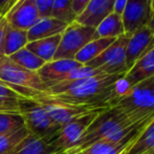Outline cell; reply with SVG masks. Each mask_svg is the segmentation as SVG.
Returning a JSON list of instances; mask_svg holds the SVG:
<instances>
[{"label":"cell","mask_w":154,"mask_h":154,"mask_svg":"<svg viewBox=\"0 0 154 154\" xmlns=\"http://www.w3.org/2000/svg\"><path fill=\"white\" fill-rule=\"evenodd\" d=\"M0 81L27 99L36 100L45 95L47 91L37 71L27 70L19 66L8 57L0 58Z\"/></svg>","instance_id":"obj_3"},{"label":"cell","mask_w":154,"mask_h":154,"mask_svg":"<svg viewBox=\"0 0 154 154\" xmlns=\"http://www.w3.org/2000/svg\"><path fill=\"white\" fill-rule=\"evenodd\" d=\"M29 134V130L25 127L14 133L0 135V154H10L13 149L18 145L25 136Z\"/></svg>","instance_id":"obj_27"},{"label":"cell","mask_w":154,"mask_h":154,"mask_svg":"<svg viewBox=\"0 0 154 154\" xmlns=\"http://www.w3.org/2000/svg\"><path fill=\"white\" fill-rule=\"evenodd\" d=\"M154 40V35L147 25L129 37L126 47V65L128 70L147 51Z\"/></svg>","instance_id":"obj_13"},{"label":"cell","mask_w":154,"mask_h":154,"mask_svg":"<svg viewBox=\"0 0 154 154\" xmlns=\"http://www.w3.org/2000/svg\"><path fill=\"white\" fill-rule=\"evenodd\" d=\"M25 127L24 121L19 112L0 113V135L14 133Z\"/></svg>","instance_id":"obj_26"},{"label":"cell","mask_w":154,"mask_h":154,"mask_svg":"<svg viewBox=\"0 0 154 154\" xmlns=\"http://www.w3.org/2000/svg\"><path fill=\"white\" fill-rule=\"evenodd\" d=\"M67 26L68 24L51 17H42L27 31V40L29 42H32L39 39L61 35Z\"/></svg>","instance_id":"obj_17"},{"label":"cell","mask_w":154,"mask_h":154,"mask_svg":"<svg viewBox=\"0 0 154 154\" xmlns=\"http://www.w3.org/2000/svg\"><path fill=\"white\" fill-rule=\"evenodd\" d=\"M124 75V73L99 75L68 83H59L48 88L46 95L70 105L110 107L118 95L119 81Z\"/></svg>","instance_id":"obj_1"},{"label":"cell","mask_w":154,"mask_h":154,"mask_svg":"<svg viewBox=\"0 0 154 154\" xmlns=\"http://www.w3.org/2000/svg\"><path fill=\"white\" fill-rule=\"evenodd\" d=\"M154 11V0H151V12Z\"/></svg>","instance_id":"obj_36"},{"label":"cell","mask_w":154,"mask_h":154,"mask_svg":"<svg viewBox=\"0 0 154 154\" xmlns=\"http://www.w3.org/2000/svg\"><path fill=\"white\" fill-rule=\"evenodd\" d=\"M73 154H84L83 152H78V153H73Z\"/></svg>","instance_id":"obj_38"},{"label":"cell","mask_w":154,"mask_h":154,"mask_svg":"<svg viewBox=\"0 0 154 154\" xmlns=\"http://www.w3.org/2000/svg\"><path fill=\"white\" fill-rule=\"evenodd\" d=\"M27 43H29V40H27L26 31L13 29V27H11L8 25V29H6L5 38H4V45H3L4 57H10L13 54L24 48Z\"/></svg>","instance_id":"obj_23"},{"label":"cell","mask_w":154,"mask_h":154,"mask_svg":"<svg viewBox=\"0 0 154 154\" xmlns=\"http://www.w3.org/2000/svg\"><path fill=\"white\" fill-rule=\"evenodd\" d=\"M19 99L20 97H0V113L19 112Z\"/></svg>","instance_id":"obj_28"},{"label":"cell","mask_w":154,"mask_h":154,"mask_svg":"<svg viewBox=\"0 0 154 154\" xmlns=\"http://www.w3.org/2000/svg\"><path fill=\"white\" fill-rule=\"evenodd\" d=\"M19 113L23 118L25 128L29 133L45 140L47 143L61 129L48 116L38 101L27 97L19 99Z\"/></svg>","instance_id":"obj_5"},{"label":"cell","mask_w":154,"mask_h":154,"mask_svg":"<svg viewBox=\"0 0 154 154\" xmlns=\"http://www.w3.org/2000/svg\"><path fill=\"white\" fill-rule=\"evenodd\" d=\"M127 1L128 0H116L114 6H113V12L122 16L124 8H125L126 4H127Z\"/></svg>","instance_id":"obj_34"},{"label":"cell","mask_w":154,"mask_h":154,"mask_svg":"<svg viewBox=\"0 0 154 154\" xmlns=\"http://www.w3.org/2000/svg\"><path fill=\"white\" fill-rule=\"evenodd\" d=\"M8 24L6 22L5 18L3 16H0V58L4 57L3 55V45H4V38H5V32Z\"/></svg>","instance_id":"obj_31"},{"label":"cell","mask_w":154,"mask_h":154,"mask_svg":"<svg viewBox=\"0 0 154 154\" xmlns=\"http://www.w3.org/2000/svg\"><path fill=\"white\" fill-rule=\"evenodd\" d=\"M60 40H61V35L49 37V38L39 39V40L29 42L25 48H27L37 57L47 63L54 60L56 51L59 46Z\"/></svg>","instance_id":"obj_19"},{"label":"cell","mask_w":154,"mask_h":154,"mask_svg":"<svg viewBox=\"0 0 154 154\" xmlns=\"http://www.w3.org/2000/svg\"><path fill=\"white\" fill-rule=\"evenodd\" d=\"M4 18L11 27L27 32L40 20L41 16L35 0H19Z\"/></svg>","instance_id":"obj_12"},{"label":"cell","mask_w":154,"mask_h":154,"mask_svg":"<svg viewBox=\"0 0 154 154\" xmlns=\"http://www.w3.org/2000/svg\"><path fill=\"white\" fill-rule=\"evenodd\" d=\"M125 35L122 16L116 13H111L104 18L94 29V39L101 38H119Z\"/></svg>","instance_id":"obj_20"},{"label":"cell","mask_w":154,"mask_h":154,"mask_svg":"<svg viewBox=\"0 0 154 154\" xmlns=\"http://www.w3.org/2000/svg\"><path fill=\"white\" fill-rule=\"evenodd\" d=\"M153 116L143 119L126 113L116 107H109L97 116L77 144L66 151V153L81 152L99 140H121L138 127L149 122Z\"/></svg>","instance_id":"obj_2"},{"label":"cell","mask_w":154,"mask_h":154,"mask_svg":"<svg viewBox=\"0 0 154 154\" xmlns=\"http://www.w3.org/2000/svg\"><path fill=\"white\" fill-rule=\"evenodd\" d=\"M19 1V0H17V1H16V3H17V2H18Z\"/></svg>","instance_id":"obj_39"},{"label":"cell","mask_w":154,"mask_h":154,"mask_svg":"<svg viewBox=\"0 0 154 154\" xmlns=\"http://www.w3.org/2000/svg\"><path fill=\"white\" fill-rule=\"evenodd\" d=\"M114 2L116 0H91L75 22L95 29L104 18L113 13Z\"/></svg>","instance_id":"obj_16"},{"label":"cell","mask_w":154,"mask_h":154,"mask_svg":"<svg viewBox=\"0 0 154 154\" xmlns=\"http://www.w3.org/2000/svg\"><path fill=\"white\" fill-rule=\"evenodd\" d=\"M0 97H21V95L12 89L6 83L0 81Z\"/></svg>","instance_id":"obj_32"},{"label":"cell","mask_w":154,"mask_h":154,"mask_svg":"<svg viewBox=\"0 0 154 154\" xmlns=\"http://www.w3.org/2000/svg\"><path fill=\"white\" fill-rule=\"evenodd\" d=\"M149 122L138 127L137 129L134 130L132 133H130L129 135L126 136L123 140H118V142L106 140H99V142L92 144L91 146H89L88 148H86L85 150L81 151V152H83L84 154H124L132 146V144L135 142L138 134L145 129V127Z\"/></svg>","instance_id":"obj_15"},{"label":"cell","mask_w":154,"mask_h":154,"mask_svg":"<svg viewBox=\"0 0 154 154\" xmlns=\"http://www.w3.org/2000/svg\"><path fill=\"white\" fill-rule=\"evenodd\" d=\"M40 105L44 108L46 113L55 124L60 127L66 125L75 119L82 116L86 113L95 111V110L106 109L109 107H95V106H83V105H70V104L62 103L56 101L46 94L36 99Z\"/></svg>","instance_id":"obj_9"},{"label":"cell","mask_w":154,"mask_h":154,"mask_svg":"<svg viewBox=\"0 0 154 154\" xmlns=\"http://www.w3.org/2000/svg\"><path fill=\"white\" fill-rule=\"evenodd\" d=\"M129 37L123 35L116 39L103 53L85 66L99 69L104 75H125L128 71L126 65V47Z\"/></svg>","instance_id":"obj_6"},{"label":"cell","mask_w":154,"mask_h":154,"mask_svg":"<svg viewBox=\"0 0 154 154\" xmlns=\"http://www.w3.org/2000/svg\"><path fill=\"white\" fill-rule=\"evenodd\" d=\"M150 1H151V0H150Z\"/></svg>","instance_id":"obj_40"},{"label":"cell","mask_w":154,"mask_h":154,"mask_svg":"<svg viewBox=\"0 0 154 154\" xmlns=\"http://www.w3.org/2000/svg\"><path fill=\"white\" fill-rule=\"evenodd\" d=\"M56 149L45 140L29 133L18 145H16L10 154H53Z\"/></svg>","instance_id":"obj_18"},{"label":"cell","mask_w":154,"mask_h":154,"mask_svg":"<svg viewBox=\"0 0 154 154\" xmlns=\"http://www.w3.org/2000/svg\"><path fill=\"white\" fill-rule=\"evenodd\" d=\"M82 66L75 60H54L47 62L37 71L41 81L48 89L62 81V79L72 69Z\"/></svg>","instance_id":"obj_14"},{"label":"cell","mask_w":154,"mask_h":154,"mask_svg":"<svg viewBox=\"0 0 154 154\" xmlns=\"http://www.w3.org/2000/svg\"><path fill=\"white\" fill-rule=\"evenodd\" d=\"M151 14L150 0H128L122 14L126 36L130 37L136 31L148 24Z\"/></svg>","instance_id":"obj_10"},{"label":"cell","mask_w":154,"mask_h":154,"mask_svg":"<svg viewBox=\"0 0 154 154\" xmlns=\"http://www.w3.org/2000/svg\"><path fill=\"white\" fill-rule=\"evenodd\" d=\"M154 75V40L147 51L119 81L118 95L135 85L136 83ZM116 95V97H118Z\"/></svg>","instance_id":"obj_11"},{"label":"cell","mask_w":154,"mask_h":154,"mask_svg":"<svg viewBox=\"0 0 154 154\" xmlns=\"http://www.w3.org/2000/svg\"><path fill=\"white\" fill-rule=\"evenodd\" d=\"M106 109L95 110V111L86 113L62 126L59 132L48 140V144L53 146L56 151H65V152L68 151L77 144V142L85 133L87 128L91 125L97 116Z\"/></svg>","instance_id":"obj_8"},{"label":"cell","mask_w":154,"mask_h":154,"mask_svg":"<svg viewBox=\"0 0 154 154\" xmlns=\"http://www.w3.org/2000/svg\"><path fill=\"white\" fill-rule=\"evenodd\" d=\"M90 1L91 0H71V6L75 16L79 17L85 11Z\"/></svg>","instance_id":"obj_30"},{"label":"cell","mask_w":154,"mask_h":154,"mask_svg":"<svg viewBox=\"0 0 154 154\" xmlns=\"http://www.w3.org/2000/svg\"><path fill=\"white\" fill-rule=\"evenodd\" d=\"M94 38V29L73 22L61 34L54 60H75L77 54ZM53 60V61H54Z\"/></svg>","instance_id":"obj_7"},{"label":"cell","mask_w":154,"mask_h":154,"mask_svg":"<svg viewBox=\"0 0 154 154\" xmlns=\"http://www.w3.org/2000/svg\"><path fill=\"white\" fill-rule=\"evenodd\" d=\"M116 38H101L94 39L88 42L75 57V60L82 65H86L88 62L92 61L94 58L100 56Z\"/></svg>","instance_id":"obj_22"},{"label":"cell","mask_w":154,"mask_h":154,"mask_svg":"<svg viewBox=\"0 0 154 154\" xmlns=\"http://www.w3.org/2000/svg\"><path fill=\"white\" fill-rule=\"evenodd\" d=\"M8 58L17 65L31 71H38L46 63L25 47L18 51L17 53L13 54Z\"/></svg>","instance_id":"obj_24"},{"label":"cell","mask_w":154,"mask_h":154,"mask_svg":"<svg viewBox=\"0 0 154 154\" xmlns=\"http://www.w3.org/2000/svg\"><path fill=\"white\" fill-rule=\"evenodd\" d=\"M54 1L55 0H35V3L37 5L41 18L42 17H49Z\"/></svg>","instance_id":"obj_29"},{"label":"cell","mask_w":154,"mask_h":154,"mask_svg":"<svg viewBox=\"0 0 154 154\" xmlns=\"http://www.w3.org/2000/svg\"><path fill=\"white\" fill-rule=\"evenodd\" d=\"M53 154H67V153L65 152V151H58V152H55Z\"/></svg>","instance_id":"obj_37"},{"label":"cell","mask_w":154,"mask_h":154,"mask_svg":"<svg viewBox=\"0 0 154 154\" xmlns=\"http://www.w3.org/2000/svg\"><path fill=\"white\" fill-rule=\"evenodd\" d=\"M124 154H154V116Z\"/></svg>","instance_id":"obj_21"},{"label":"cell","mask_w":154,"mask_h":154,"mask_svg":"<svg viewBox=\"0 0 154 154\" xmlns=\"http://www.w3.org/2000/svg\"><path fill=\"white\" fill-rule=\"evenodd\" d=\"M49 17L62 21L68 25L75 22L77 16L72 11L71 0H55L51 6Z\"/></svg>","instance_id":"obj_25"},{"label":"cell","mask_w":154,"mask_h":154,"mask_svg":"<svg viewBox=\"0 0 154 154\" xmlns=\"http://www.w3.org/2000/svg\"><path fill=\"white\" fill-rule=\"evenodd\" d=\"M128 114L138 118L154 116V75L121 93L110 104Z\"/></svg>","instance_id":"obj_4"},{"label":"cell","mask_w":154,"mask_h":154,"mask_svg":"<svg viewBox=\"0 0 154 154\" xmlns=\"http://www.w3.org/2000/svg\"><path fill=\"white\" fill-rule=\"evenodd\" d=\"M147 26H148L149 29H151V32H152L153 35H154V11L152 12V14H151L150 20H149V22H148V24H147Z\"/></svg>","instance_id":"obj_35"},{"label":"cell","mask_w":154,"mask_h":154,"mask_svg":"<svg viewBox=\"0 0 154 154\" xmlns=\"http://www.w3.org/2000/svg\"><path fill=\"white\" fill-rule=\"evenodd\" d=\"M17 0H0V16H5L16 4Z\"/></svg>","instance_id":"obj_33"}]
</instances>
